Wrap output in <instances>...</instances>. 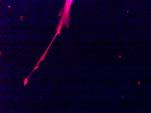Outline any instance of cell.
<instances>
[{"instance_id":"6da1fadb","label":"cell","mask_w":151,"mask_h":113,"mask_svg":"<svg viewBox=\"0 0 151 113\" xmlns=\"http://www.w3.org/2000/svg\"><path fill=\"white\" fill-rule=\"evenodd\" d=\"M73 1V0H67L65 3V6L63 8V12L60 13L59 16L62 15L61 17L64 20V25L68 29L69 28V22H70V10L71 5Z\"/></svg>"},{"instance_id":"7a4b0ae2","label":"cell","mask_w":151,"mask_h":113,"mask_svg":"<svg viewBox=\"0 0 151 113\" xmlns=\"http://www.w3.org/2000/svg\"><path fill=\"white\" fill-rule=\"evenodd\" d=\"M64 24V21H63V19L61 17V19H60V22H59V24H58V26L57 27V32L56 33V35L55 36H54V38H53V40L51 42L50 44V45H49V47L47 48V49L45 53H44V55L40 58L39 61H38L37 62V64H36V66H39L40 65V63L41 61H44L45 60V56L46 53H47V51L49 50V48H50V47L51 45V44H52V42H53V40H54L55 38H56L57 36L58 35H59L61 33V30L62 29L63 26Z\"/></svg>"}]
</instances>
